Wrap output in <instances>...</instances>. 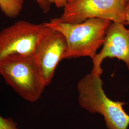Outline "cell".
Returning a JSON list of instances; mask_svg holds the SVG:
<instances>
[{
  "label": "cell",
  "mask_w": 129,
  "mask_h": 129,
  "mask_svg": "<svg viewBox=\"0 0 129 129\" xmlns=\"http://www.w3.org/2000/svg\"><path fill=\"white\" fill-rule=\"evenodd\" d=\"M129 0H72L64 7L61 21L82 23L90 18H102L126 25L125 8Z\"/></svg>",
  "instance_id": "277c9868"
},
{
  "label": "cell",
  "mask_w": 129,
  "mask_h": 129,
  "mask_svg": "<svg viewBox=\"0 0 129 129\" xmlns=\"http://www.w3.org/2000/svg\"><path fill=\"white\" fill-rule=\"evenodd\" d=\"M45 24L33 55L46 87L51 83L57 66L63 59L67 43L62 33Z\"/></svg>",
  "instance_id": "8992f818"
},
{
  "label": "cell",
  "mask_w": 129,
  "mask_h": 129,
  "mask_svg": "<svg viewBox=\"0 0 129 129\" xmlns=\"http://www.w3.org/2000/svg\"><path fill=\"white\" fill-rule=\"evenodd\" d=\"M24 0H0V10L10 18H17L21 13Z\"/></svg>",
  "instance_id": "ba28073f"
},
{
  "label": "cell",
  "mask_w": 129,
  "mask_h": 129,
  "mask_svg": "<svg viewBox=\"0 0 129 129\" xmlns=\"http://www.w3.org/2000/svg\"><path fill=\"white\" fill-rule=\"evenodd\" d=\"M51 3L55 4L57 8L64 7L67 4L68 0H50Z\"/></svg>",
  "instance_id": "8fae6325"
},
{
  "label": "cell",
  "mask_w": 129,
  "mask_h": 129,
  "mask_svg": "<svg viewBox=\"0 0 129 129\" xmlns=\"http://www.w3.org/2000/svg\"><path fill=\"white\" fill-rule=\"evenodd\" d=\"M101 76L91 72L77 83L78 103L92 114L102 115L107 129H128L129 115L125 111L124 102L114 101L106 96Z\"/></svg>",
  "instance_id": "7a4b0ae2"
},
{
  "label": "cell",
  "mask_w": 129,
  "mask_h": 129,
  "mask_svg": "<svg viewBox=\"0 0 129 129\" xmlns=\"http://www.w3.org/2000/svg\"><path fill=\"white\" fill-rule=\"evenodd\" d=\"M111 22L109 20L95 18L80 23H71L55 18L45 24L64 36L67 50L63 59L89 57L93 60L103 44Z\"/></svg>",
  "instance_id": "6da1fadb"
},
{
  "label": "cell",
  "mask_w": 129,
  "mask_h": 129,
  "mask_svg": "<svg viewBox=\"0 0 129 129\" xmlns=\"http://www.w3.org/2000/svg\"><path fill=\"white\" fill-rule=\"evenodd\" d=\"M102 49L92 60L91 72L101 76L102 62L107 58H116L124 62L129 69V29L123 23L111 22L106 31Z\"/></svg>",
  "instance_id": "52a82bcc"
},
{
  "label": "cell",
  "mask_w": 129,
  "mask_h": 129,
  "mask_svg": "<svg viewBox=\"0 0 129 129\" xmlns=\"http://www.w3.org/2000/svg\"><path fill=\"white\" fill-rule=\"evenodd\" d=\"M37 5L41 8L42 11L45 13L47 14L51 10V3L50 0H36Z\"/></svg>",
  "instance_id": "30bf717a"
},
{
  "label": "cell",
  "mask_w": 129,
  "mask_h": 129,
  "mask_svg": "<svg viewBox=\"0 0 129 129\" xmlns=\"http://www.w3.org/2000/svg\"><path fill=\"white\" fill-rule=\"evenodd\" d=\"M0 129H19L14 120L0 115Z\"/></svg>",
  "instance_id": "9c48e42d"
},
{
  "label": "cell",
  "mask_w": 129,
  "mask_h": 129,
  "mask_svg": "<svg viewBox=\"0 0 129 129\" xmlns=\"http://www.w3.org/2000/svg\"><path fill=\"white\" fill-rule=\"evenodd\" d=\"M45 23L21 20L0 31V62L14 55H32Z\"/></svg>",
  "instance_id": "5b68a950"
},
{
  "label": "cell",
  "mask_w": 129,
  "mask_h": 129,
  "mask_svg": "<svg viewBox=\"0 0 129 129\" xmlns=\"http://www.w3.org/2000/svg\"><path fill=\"white\" fill-rule=\"evenodd\" d=\"M125 18L126 25H129V2L125 8Z\"/></svg>",
  "instance_id": "7c38bea8"
},
{
  "label": "cell",
  "mask_w": 129,
  "mask_h": 129,
  "mask_svg": "<svg viewBox=\"0 0 129 129\" xmlns=\"http://www.w3.org/2000/svg\"><path fill=\"white\" fill-rule=\"evenodd\" d=\"M0 75L14 90L28 102L41 96L46 87L34 55H14L0 62Z\"/></svg>",
  "instance_id": "3957f363"
},
{
  "label": "cell",
  "mask_w": 129,
  "mask_h": 129,
  "mask_svg": "<svg viewBox=\"0 0 129 129\" xmlns=\"http://www.w3.org/2000/svg\"><path fill=\"white\" fill-rule=\"evenodd\" d=\"M72 1V0H68V2H69V1Z\"/></svg>",
  "instance_id": "4fadbf2b"
}]
</instances>
